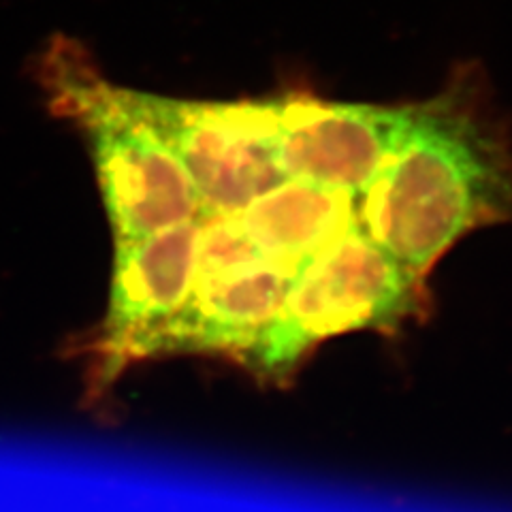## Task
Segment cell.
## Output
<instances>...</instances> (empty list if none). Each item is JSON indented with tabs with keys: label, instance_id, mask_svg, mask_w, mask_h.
<instances>
[{
	"label": "cell",
	"instance_id": "obj_1",
	"mask_svg": "<svg viewBox=\"0 0 512 512\" xmlns=\"http://www.w3.org/2000/svg\"><path fill=\"white\" fill-rule=\"evenodd\" d=\"M357 222L421 278L468 233L512 222V133L478 69L404 105L387 156L357 195Z\"/></svg>",
	"mask_w": 512,
	"mask_h": 512
},
{
	"label": "cell",
	"instance_id": "obj_2",
	"mask_svg": "<svg viewBox=\"0 0 512 512\" xmlns=\"http://www.w3.org/2000/svg\"><path fill=\"white\" fill-rule=\"evenodd\" d=\"M37 75L54 114L86 143L114 244L203 216L180 158L139 114L131 88L109 82L82 43L54 37L39 56Z\"/></svg>",
	"mask_w": 512,
	"mask_h": 512
},
{
	"label": "cell",
	"instance_id": "obj_3",
	"mask_svg": "<svg viewBox=\"0 0 512 512\" xmlns=\"http://www.w3.org/2000/svg\"><path fill=\"white\" fill-rule=\"evenodd\" d=\"M427 310V278L416 276L357 224L297 271L280 312L239 365L278 382L331 338L352 331L393 333L425 318Z\"/></svg>",
	"mask_w": 512,
	"mask_h": 512
},
{
	"label": "cell",
	"instance_id": "obj_4",
	"mask_svg": "<svg viewBox=\"0 0 512 512\" xmlns=\"http://www.w3.org/2000/svg\"><path fill=\"white\" fill-rule=\"evenodd\" d=\"M293 278L291 267L250 242L235 214L201 216L190 295L148 359L216 355L242 363L280 312Z\"/></svg>",
	"mask_w": 512,
	"mask_h": 512
},
{
	"label": "cell",
	"instance_id": "obj_5",
	"mask_svg": "<svg viewBox=\"0 0 512 512\" xmlns=\"http://www.w3.org/2000/svg\"><path fill=\"white\" fill-rule=\"evenodd\" d=\"M195 184L203 214H233L284 180L269 99L192 101L131 90Z\"/></svg>",
	"mask_w": 512,
	"mask_h": 512
},
{
	"label": "cell",
	"instance_id": "obj_6",
	"mask_svg": "<svg viewBox=\"0 0 512 512\" xmlns=\"http://www.w3.org/2000/svg\"><path fill=\"white\" fill-rule=\"evenodd\" d=\"M199 220L116 242L107 310L88 355V393L103 397L128 367L148 361L152 342L178 314L195 276Z\"/></svg>",
	"mask_w": 512,
	"mask_h": 512
},
{
	"label": "cell",
	"instance_id": "obj_7",
	"mask_svg": "<svg viewBox=\"0 0 512 512\" xmlns=\"http://www.w3.org/2000/svg\"><path fill=\"white\" fill-rule=\"evenodd\" d=\"M269 101L284 178L355 195L374 178L404 118V105L340 103L301 90L269 96Z\"/></svg>",
	"mask_w": 512,
	"mask_h": 512
},
{
	"label": "cell",
	"instance_id": "obj_8",
	"mask_svg": "<svg viewBox=\"0 0 512 512\" xmlns=\"http://www.w3.org/2000/svg\"><path fill=\"white\" fill-rule=\"evenodd\" d=\"M233 214L256 248L295 274L359 224L355 192L297 178H284Z\"/></svg>",
	"mask_w": 512,
	"mask_h": 512
}]
</instances>
